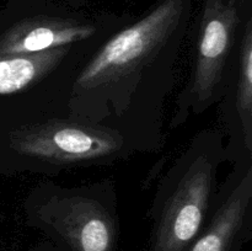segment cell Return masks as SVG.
Masks as SVG:
<instances>
[{
  "label": "cell",
  "instance_id": "6da1fadb",
  "mask_svg": "<svg viewBox=\"0 0 252 251\" xmlns=\"http://www.w3.org/2000/svg\"><path fill=\"white\" fill-rule=\"evenodd\" d=\"M192 10L193 0H159L116 32L76 75L69 117L117 130L134 150L159 149Z\"/></svg>",
  "mask_w": 252,
  "mask_h": 251
},
{
  "label": "cell",
  "instance_id": "7a4b0ae2",
  "mask_svg": "<svg viewBox=\"0 0 252 251\" xmlns=\"http://www.w3.org/2000/svg\"><path fill=\"white\" fill-rule=\"evenodd\" d=\"M223 135L197 133L160 179L150 207L149 251H187L206 225L225 160Z\"/></svg>",
  "mask_w": 252,
  "mask_h": 251
},
{
  "label": "cell",
  "instance_id": "3957f363",
  "mask_svg": "<svg viewBox=\"0 0 252 251\" xmlns=\"http://www.w3.org/2000/svg\"><path fill=\"white\" fill-rule=\"evenodd\" d=\"M25 221L62 251H117L120 218L115 185L65 187L41 182L24 203Z\"/></svg>",
  "mask_w": 252,
  "mask_h": 251
},
{
  "label": "cell",
  "instance_id": "277c9868",
  "mask_svg": "<svg viewBox=\"0 0 252 251\" xmlns=\"http://www.w3.org/2000/svg\"><path fill=\"white\" fill-rule=\"evenodd\" d=\"M248 12L243 14L226 0H204L194 64L176 98L170 127L179 128L191 116L201 115L223 100L235 75L239 34Z\"/></svg>",
  "mask_w": 252,
  "mask_h": 251
},
{
  "label": "cell",
  "instance_id": "5b68a950",
  "mask_svg": "<svg viewBox=\"0 0 252 251\" xmlns=\"http://www.w3.org/2000/svg\"><path fill=\"white\" fill-rule=\"evenodd\" d=\"M9 147L33 171L106 164L135 152L117 130L75 118L44 121L14 130Z\"/></svg>",
  "mask_w": 252,
  "mask_h": 251
},
{
  "label": "cell",
  "instance_id": "8992f818",
  "mask_svg": "<svg viewBox=\"0 0 252 251\" xmlns=\"http://www.w3.org/2000/svg\"><path fill=\"white\" fill-rule=\"evenodd\" d=\"M58 0H12L0 34V54H33L91 38L102 24Z\"/></svg>",
  "mask_w": 252,
  "mask_h": 251
},
{
  "label": "cell",
  "instance_id": "52a82bcc",
  "mask_svg": "<svg viewBox=\"0 0 252 251\" xmlns=\"http://www.w3.org/2000/svg\"><path fill=\"white\" fill-rule=\"evenodd\" d=\"M252 236V157L233 162L211 214L187 251H243Z\"/></svg>",
  "mask_w": 252,
  "mask_h": 251
},
{
  "label": "cell",
  "instance_id": "ba28073f",
  "mask_svg": "<svg viewBox=\"0 0 252 251\" xmlns=\"http://www.w3.org/2000/svg\"><path fill=\"white\" fill-rule=\"evenodd\" d=\"M234 112L226 125L229 143L225 145V157L231 161L252 157V11L244 16L236 52V68L233 79Z\"/></svg>",
  "mask_w": 252,
  "mask_h": 251
},
{
  "label": "cell",
  "instance_id": "9c48e42d",
  "mask_svg": "<svg viewBox=\"0 0 252 251\" xmlns=\"http://www.w3.org/2000/svg\"><path fill=\"white\" fill-rule=\"evenodd\" d=\"M71 47L33 54H0V96L19 93L41 81L61 65Z\"/></svg>",
  "mask_w": 252,
  "mask_h": 251
},
{
  "label": "cell",
  "instance_id": "30bf717a",
  "mask_svg": "<svg viewBox=\"0 0 252 251\" xmlns=\"http://www.w3.org/2000/svg\"><path fill=\"white\" fill-rule=\"evenodd\" d=\"M228 4L233 5V6L238 7L243 14L245 12L250 11L252 10V4H251V0H226Z\"/></svg>",
  "mask_w": 252,
  "mask_h": 251
},
{
  "label": "cell",
  "instance_id": "8fae6325",
  "mask_svg": "<svg viewBox=\"0 0 252 251\" xmlns=\"http://www.w3.org/2000/svg\"><path fill=\"white\" fill-rule=\"evenodd\" d=\"M31 251H62V250L58 248V246H56L53 243H51V241L46 239V240L37 244Z\"/></svg>",
  "mask_w": 252,
  "mask_h": 251
},
{
  "label": "cell",
  "instance_id": "7c38bea8",
  "mask_svg": "<svg viewBox=\"0 0 252 251\" xmlns=\"http://www.w3.org/2000/svg\"><path fill=\"white\" fill-rule=\"evenodd\" d=\"M88 0H68V4L71 5V6H79V5L84 4Z\"/></svg>",
  "mask_w": 252,
  "mask_h": 251
}]
</instances>
